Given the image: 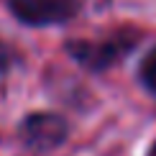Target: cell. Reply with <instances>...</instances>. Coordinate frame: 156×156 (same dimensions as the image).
<instances>
[{
	"mask_svg": "<svg viewBox=\"0 0 156 156\" xmlns=\"http://www.w3.org/2000/svg\"><path fill=\"white\" fill-rule=\"evenodd\" d=\"M138 74H141V82H144V87L148 90V92H154V95H156V49H154V51H148V54L144 56Z\"/></svg>",
	"mask_w": 156,
	"mask_h": 156,
	"instance_id": "4",
	"label": "cell"
},
{
	"mask_svg": "<svg viewBox=\"0 0 156 156\" xmlns=\"http://www.w3.org/2000/svg\"><path fill=\"white\" fill-rule=\"evenodd\" d=\"M21 138L26 146L36 151H49L64 144L67 138V123L54 113H34L23 120L21 126Z\"/></svg>",
	"mask_w": 156,
	"mask_h": 156,
	"instance_id": "2",
	"label": "cell"
},
{
	"mask_svg": "<svg viewBox=\"0 0 156 156\" xmlns=\"http://www.w3.org/2000/svg\"><path fill=\"white\" fill-rule=\"evenodd\" d=\"M13 16L28 26H54L74 18L77 0H8Z\"/></svg>",
	"mask_w": 156,
	"mask_h": 156,
	"instance_id": "1",
	"label": "cell"
},
{
	"mask_svg": "<svg viewBox=\"0 0 156 156\" xmlns=\"http://www.w3.org/2000/svg\"><path fill=\"white\" fill-rule=\"evenodd\" d=\"M69 54L77 62H82L90 69H105L110 67L118 56H123V51L128 49V41H102V44H90V41H72L69 44Z\"/></svg>",
	"mask_w": 156,
	"mask_h": 156,
	"instance_id": "3",
	"label": "cell"
},
{
	"mask_svg": "<svg viewBox=\"0 0 156 156\" xmlns=\"http://www.w3.org/2000/svg\"><path fill=\"white\" fill-rule=\"evenodd\" d=\"M8 67H10V49L0 41V77L8 72Z\"/></svg>",
	"mask_w": 156,
	"mask_h": 156,
	"instance_id": "5",
	"label": "cell"
}]
</instances>
